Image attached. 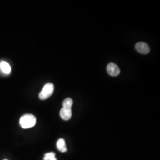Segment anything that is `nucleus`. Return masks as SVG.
Segmentation results:
<instances>
[{
	"label": "nucleus",
	"mask_w": 160,
	"mask_h": 160,
	"mask_svg": "<svg viewBox=\"0 0 160 160\" xmlns=\"http://www.w3.org/2000/svg\"><path fill=\"white\" fill-rule=\"evenodd\" d=\"M36 123V118L34 115L26 114L22 116L20 119V125L24 129H28L34 126Z\"/></svg>",
	"instance_id": "1"
},
{
	"label": "nucleus",
	"mask_w": 160,
	"mask_h": 160,
	"mask_svg": "<svg viewBox=\"0 0 160 160\" xmlns=\"http://www.w3.org/2000/svg\"><path fill=\"white\" fill-rule=\"evenodd\" d=\"M54 92V85L51 83V82H48L46 84L42 90L39 95V97L40 100H46L47 98H49L53 94Z\"/></svg>",
	"instance_id": "2"
},
{
	"label": "nucleus",
	"mask_w": 160,
	"mask_h": 160,
	"mask_svg": "<svg viewBox=\"0 0 160 160\" xmlns=\"http://www.w3.org/2000/svg\"><path fill=\"white\" fill-rule=\"evenodd\" d=\"M107 71L110 75L116 77L120 74V69L119 67L114 63H109L107 66Z\"/></svg>",
	"instance_id": "3"
},
{
	"label": "nucleus",
	"mask_w": 160,
	"mask_h": 160,
	"mask_svg": "<svg viewBox=\"0 0 160 160\" xmlns=\"http://www.w3.org/2000/svg\"><path fill=\"white\" fill-rule=\"evenodd\" d=\"M135 49L138 52L142 54H148L150 51L148 45L144 42H138L135 45Z\"/></svg>",
	"instance_id": "4"
},
{
	"label": "nucleus",
	"mask_w": 160,
	"mask_h": 160,
	"mask_svg": "<svg viewBox=\"0 0 160 160\" xmlns=\"http://www.w3.org/2000/svg\"><path fill=\"white\" fill-rule=\"evenodd\" d=\"M60 116L63 120H69L72 116L71 108L63 107L60 111Z\"/></svg>",
	"instance_id": "5"
},
{
	"label": "nucleus",
	"mask_w": 160,
	"mask_h": 160,
	"mask_svg": "<svg viewBox=\"0 0 160 160\" xmlns=\"http://www.w3.org/2000/svg\"><path fill=\"white\" fill-rule=\"evenodd\" d=\"M1 70L6 74H9L11 72V67L10 64L6 61H1L0 63Z\"/></svg>",
	"instance_id": "6"
},
{
	"label": "nucleus",
	"mask_w": 160,
	"mask_h": 160,
	"mask_svg": "<svg viewBox=\"0 0 160 160\" xmlns=\"http://www.w3.org/2000/svg\"><path fill=\"white\" fill-rule=\"evenodd\" d=\"M57 147L58 149L62 152H65L67 151L65 141L63 139H62V138L58 139V141L57 142Z\"/></svg>",
	"instance_id": "7"
},
{
	"label": "nucleus",
	"mask_w": 160,
	"mask_h": 160,
	"mask_svg": "<svg viewBox=\"0 0 160 160\" xmlns=\"http://www.w3.org/2000/svg\"><path fill=\"white\" fill-rule=\"evenodd\" d=\"M43 160H57V159L55 157V153L51 152L45 155Z\"/></svg>",
	"instance_id": "8"
},
{
	"label": "nucleus",
	"mask_w": 160,
	"mask_h": 160,
	"mask_svg": "<svg viewBox=\"0 0 160 160\" xmlns=\"http://www.w3.org/2000/svg\"><path fill=\"white\" fill-rule=\"evenodd\" d=\"M73 104V101L71 98H67L64 100L62 103L63 107H67V108H71Z\"/></svg>",
	"instance_id": "9"
},
{
	"label": "nucleus",
	"mask_w": 160,
	"mask_h": 160,
	"mask_svg": "<svg viewBox=\"0 0 160 160\" xmlns=\"http://www.w3.org/2000/svg\"></svg>",
	"instance_id": "10"
}]
</instances>
